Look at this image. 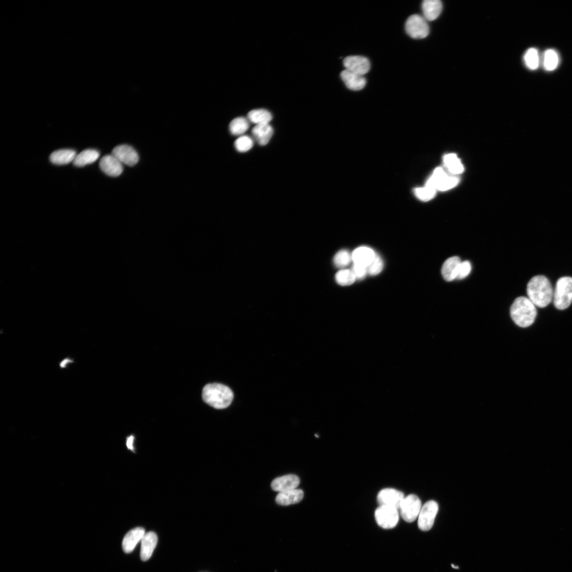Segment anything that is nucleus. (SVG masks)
<instances>
[{
	"label": "nucleus",
	"instance_id": "2f4dec72",
	"mask_svg": "<svg viewBox=\"0 0 572 572\" xmlns=\"http://www.w3.org/2000/svg\"><path fill=\"white\" fill-rule=\"evenodd\" d=\"M235 145L237 150L240 152H246L253 147V141L249 136L243 135L236 140Z\"/></svg>",
	"mask_w": 572,
	"mask_h": 572
},
{
	"label": "nucleus",
	"instance_id": "4c0bfd02",
	"mask_svg": "<svg viewBox=\"0 0 572 572\" xmlns=\"http://www.w3.org/2000/svg\"><path fill=\"white\" fill-rule=\"evenodd\" d=\"M451 566H452V568H454V569H459V567H458V566H454V565H452V564L451 565Z\"/></svg>",
	"mask_w": 572,
	"mask_h": 572
},
{
	"label": "nucleus",
	"instance_id": "20e7f679",
	"mask_svg": "<svg viewBox=\"0 0 572 572\" xmlns=\"http://www.w3.org/2000/svg\"><path fill=\"white\" fill-rule=\"evenodd\" d=\"M554 303L558 310L567 309L572 302V278L564 277L558 279L554 292Z\"/></svg>",
	"mask_w": 572,
	"mask_h": 572
},
{
	"label": "nucleus",
	"instance_id": "f704fd0d",
	"mask_svg": "<svg viewBox=\"0 0 572 572\" xmlns=\"http://www.w3.org/2000/svg\"><path fill=\"white\" fill-rule=\"evenodd\" d=\"M472 271V265L469 261L461 262L458 271L457 279H463L468 277Z\"/></svg>",
	"mask_w": 572,
	"mask_h": 572
},
{
	"label": "nucleus",
	"instance_id": "7ed1b4c3",
	"mask_svg": "<svg viewBox=\"0 0 572 572\" xmlns=\"http://www.w3.org/2000/svg\"><path fill=\"white\" fill-rule=\"evenodd\" d=\"M513 321L521 328H527L535 322L537 310L534 303L527 297H519L513 302L510 309Z\"/></svg>",
	"mask_w": 572,
	"mask_h": 572
},
{
	"label": "nucleus",
	"instance_id": "cd10ccee",
	"mask_svg": "<svg viewBox=\"0 0 572 572\" xmlns=\"http://www.w3.org/2000/svg\"><path fill=\"white\" fill-rule=\"evenodd\" d=\"M559 63V57L556 52L553 50H547L543 57V65L548 71L555 69Z\"/></svg>",
	"mask_w": 572,
	"mask_h": 572
},
{
	"label": "nucleus",
	"instance_id": "bb28decb",
	"mask_svg": "<svg viewBox=\"0 0 572 572\" xmlns=\"http://www.w3.org/2000/svg\"><path fill=\"white\" fill-rule=\"evenodd\" d=\"M249 121L244 118H238L233 120L229 126L230 132L236 136L244 134L249 130Z\"/></svg>",
	"mask_w": 572,
	"mask_h": 572
},
{
	"label": "nucleus",
	"instance_id": "f257e3e1",
	"mask_svg": "<svg viewBox=\"0 0 572 572\" xmlns=\"http://www.w3.org/2000/svg\"><path fill=\"white\" fill-rule=\"evenodd\" d=\"M528 298L535 306L544 308L552 301L554 292L552 285L544 276L533 277L527 285Z\"/></svg>",
	"mask_w": 572,
	"mask_h": 572
},
{
	"label": "nucleus",
	"instance_id": "7c9ffc66",
	"mask_svg": "<svg viewBox=\"0 0 572 572\" xmlns=\"http://www.w3.org/2000/svg\"><path fill=\"white\" fill-rule=\"evenodd\" d=\"M352 260V254L345 250L338 251L334 256L333 259L335 265L338 268H344L348 266Z\"/></svg>",
	"mask_w": 572,
	"mask_h": 572
},
{
	"label": "nucleus",
	"instance_id": "4be33fe9",
	"mask_svg": "<svg viewBox=\"0 0 572 572\" xmlns=\"http://www.w3.org/2000/svg\"><path fill=\"white\" fill-rule=\"evenodd\" d=\"M376 253L368 247H360L352 254L353 261L355 264L368 267L375 257Z\"/></svg>",
	"mask_w": 572,
	"mask_h": 572
},
{
	"label": "nucleus",
	"instance_id": "f3484780",
	"mask_svg": "<svg viewBox=\"0 0 572 572\" xmlns=\"http://www.w3.org/2000/svg\"><path fill=\"white\" fill-rule=\"evenodd\" d=\"M158 543V536L152 531L147 532L145 534L141 541V558L143 561L148 560Z\"/></svg>",
	"mask_w": 572,
	"mask_h": 572
},
{
	"label": "nucleus",
	"instance_id": "aec40b11",
	"mask_svg": "<svg viewBox=\"0 0 572 572\" xmlns=\"http://www.w3.org/2000/svg\"><path fill=\"white\" fill-rule=\"evenodd\" d=\"M303 498V492L301 489H295L279 493L276 498V503L281 506H287L300 503Z\"/></svg>",
	"mask_w": 572,
	"mask_h": 572
},
{
	"label": "nucleus",
	"instance_id": "e433bc0d",
	"mask_svg": "<svg viewBox=\"0 0 572 572\" xmlns=\"http://www.w3.org/2000/svg\"><path fill=\"white\" fill-rule=\"evenodd\" d=\"M134 438L133 436H130L127 439V446L128 449L133 450V442Z\"/></svg>",
	"mask_w": 572,
	"mask_h": 572
},
{
	"label": "nucleus",
	"instance_id": "6e6552de",
	"mask_svg": "<svg viewBox=\"0 0 572 572\" xmlns=\"http://www.w3.org/2000/svg\"><path fill=\"white\" fill-rule=\"evenodd\" d=\"M405 31L408 36L414 39H423L429 33V27L427 20L418 15H412L407 19Z\"/></svg>",
	"mask_w": 572,
	"mask_h": 572
},
{
	"label": "nucleus",
	"instance_id": "0eeeda50",
	"mask_svg": "<svg viewBox=\"0 0 572 572\" xmlns=\"http://www.w3.org/2000/svg\"><path fill=\"white\" fill-rule=\"evenodd\" d=\"M375 518L378 526L385 529L395 528L398 524L400 512L394 507L380 506L375 512Z\"/></svg>",
	"mask_w": 572,
	"mask_h": 572
},
{
	"label": "nucleus",
	"instance_id": "c756f323",
	"mask_svg": "<svg viewBox=\"0 0 572 572\" xmlns=\"http://www.w3.org/2000/svg\"><path fill=\"white\" fill-rule=\"evenodd\" d=\"M524 61L527 67L531 70L538 68L540 64V56L536 49H529L524 56Z\"/></svg>",
	"mask_w": 572,
	"mask_h": 572
},
{
	"label": "nucleus",
	"instance_id": "a211bd4d",
	"mask_svg": "<svg viewBox=\"0 0 572 572\" xmlns=\"http://www.w3.org/2000/svg\"><path fill=\"white\" fill-rule=\"evenodd\" d=\"M461 262V259L456 256L448 258L443 263L441 274L446 281L451 282L457 279L459 268Z\"/></svg>",
	"mask_w": 572,
	"mask_h": 572
},
{
	"label": "nucleus",
	"instance_id": "473e14b6",
	"mask_svg": "<svg viewBox=\"0 0 572 572\" xmlns=\"http://www.w3.org/2000/svg\"><path fill=\"white\" fill-rule=\"evenodd\" d=\"M414 192L418 199L423 202H428L435 197L437 190L425 186L415 189Z\"/></svg>",
	"mask_w": 572,
	"mask_h": 572
},
{
	"label": "nucleus",
	"instance_id": "6ab92c4d",
	"mask_svg": "<svg viewBox=\"0 0 572 572\" xmlns=\"http://www.w3.org/2000/svg\"><path fill=\"white\" fill-rule=\"evenodd\" d=\"M252 134L259 144L264 146L270 141L274 130L270 124L256 125L252 130Z\"/></svg>",
	"mask_w": 572,
	"mask_h": 572
},
{
	"label": "nucleus",
	"instance_id": "f03ea898",
	"mask_svg": "<svg viewBox=\"0 0 572 572\" xmlns=\"http://www.w3.org/2000/svg\"><path fill=\"white\" fill-rule=\"evenodd\" d=\"M202 396L205 403L219 410L228 407L234 398V394L228 387L218 383L206 385Z\"/></svg>",
	"mask_w": 572,
	"mask_h": 572
},
{
	"label": "nucleus",
	"instance_id": "9b49d317",
	"mask_svg": "<svg viewBox=\"0 0 572 572\" xmlns=\"http://www.w3.org/2000/svg\"><path fill=\"white\" fill-rule=\"evenodd\" d=\"M401 491L392 488H384L377 495V501L380 506H389L399 509L404 498Z\"/></svg>",
	"mask_w": 572,
	"mask_h": 572
},
{
	"label": "nucleus",
	"instance_id": "dca6fc26",
	"mask_svg": "<svg viewBox=\"0 0 572 572\" xmlns=\"http://www.w3.org/2000/svg\"><path fill=\"white\" fill-rule=\"evenodd\" d=\"M341 78L346 87L353 91L363 89L366 85V80L362 76L345 69L340 74Z\"/></svg>",
	"mask_w": 572,
	"mask_h": 572
},
{
	"label": "nucleus",
	"instance_id": "412c9836",
	"mask_svg": "<svg viewBox=\"0 0 572 572\" xmlns=\"http://www.w3.org/2000/svg\"><path fill=\"white\" fill-rule=\"evenodd\" d=\"M424 17L427 21H434L440 16L442 4L439 0H425L422 4Z\"/></svg>",
	"mask_w": 572,
	"mask_h": 572
},
{
	"label": "nucleus",
	"instance_id": "a878e982",
	"mask_svg": "<svg viewBox=\"0 0 572 572\" xmlns=\"http://www.w3.org/2000/svg\"><path fill=\"white\" fill-rule=\"evenodd\" d=\"M443 163L448 171L453 174L462 173L464 171V166L457 156L453 154L446 155L443 158Z\"/></svg>",
	"mask_w": 572,
	"mask_h": 572
},
{
	"label": "nucleus",
	"instance_id": "5701e85b",
	"mask_svg": "<svg viewBox=\"0 0 572 572\" xmlns=\"http://www.w3.org/2000/svg\"><path fill=\"white\" fill-rule=\"evenodd\" d=\"M76 151L73 149H64L56 150L50 156V161L56 165H65L73 162Z\"/></svg>",
	"mask_w": 572,
	"mask_h": 572
},
{
	"label": "nucleus",
	"instance_id": "1a4fd4ad",
	"mask_svg": "<svg viewBox=\"0 0 572 572\" xmlns=\"http://www.w3.org/2000/svg\"><path fill=\"white\" fill-rule=\"evenodd\" d=\"M439 510V506L436 501L431 500L422 507L418 517V528L423 531H428L433 528Z\"/></svg>",
	"mask_w": 572,
	"mask_h": 572
},
{
	"label": "nucleus",
	"instance_id": "b1692460",
	"mask_svg": "<svg viewBox=\"0 0 572 572\" xmlns=\"http://www.w3.org/2000/svg\"><path fill=\"white\" fill-rule=\"evenodd\" d=\"M99 157L100 154L98 150L93 149H86L77 155L73 164L79 167H84L96 162Z\"/></svg>",
	"mask_w": 572,
	"mask_h": 572
},
{
	"label": "nucleus",
	"instance_id": "2eb2a0df",
	"mask_svg": "<svg viewBox=\"0 0 572 572\" xmlns=\"http://www.w3.org/2000/svg\"><path fill=\"white\" fill-rule=\"evenodd\" d=\"M143 528L137 527L128 532L124 537L122 543L124 551L129 554L133 551L136 545L141 541L145 534Z\"/></svg>",
	"mask_w": 572,
	"mask_h": 572
},
{
	"label": "nucleus",
	"instance_id": "c85d7f7f",
	"mask_svg": "<svg viewBox=\"0 0 572 572\" xmlns=\"http://www.w3.org/2000/svg\"><path fill=\"white\" fill-rule=\"evenodd\" d=\"M335 279L338 285L347 286L353 284L356 278L352 270H343L336 274Z\"/></svg>",
	"mask_w": 572,
	"mask_h": 572
},
{
	"label": "nucleus",
	"instance_id": "9d476101",
	"mask_svg": "<svg viewBox=\"0 0 572 572\" xmlns=\"http://www.w3.org/2000/svg\"><path fill=\"white\" fill-rule=\"evenodd\" d=\"M344 65L347 71L364 76L370 68L367 58L361 56H350L344 60Z\"/></svg>",
	"mask_w": 572,
	"mask_h": 572
},
{
	"label": "nucleus",
	"instance_id": "f8f14e48",
	"mask_svg": "<svg viewBox=\"0 0 572 572\" xmlns=\"http://www.w3.org/2000/svg\"><path fill=\"white\" fill-rule=\"evenodd\" d=\"M111 155L118 159L123 165L128 166L136 165L139 161V156L136 150L132 146L127 145L116 146L113 149Z\"/></svg>",
	"mask_w": 572,
	"mask_h": 572
},
{
	"label": "nucleus",
	"instance_id": "ddd939ff",
	"mask_svg": "<svg viewBox=\"0 0 572 572\" xmlns=\"http://www.w3.org/2000/svg\"><path fill=\"white\" fill-rule=\"evenodd\" d=\"M99 166L110 177H119L123 171L122 163L112 155L104 156L100 161Z\"/></svg>",
	"mask_w": 572,
	"mask_h": 572
},
{
	"label": "nucleus",
	"instance_id": "423d86ee",
	"mask_svg": "<svg viewBox=\"0 0 572 572\" xmlns=\"http://www.w3.org/2000/svg\"><path fill=\"white\" fill-rule=\"evenodd\" d=\"M421 500L414 494L405 497L399 509L400 515L407 522H413L418 517L422 508Z\"/></svg>",
	"mask_w": 572,
	"mask_h": 572
},
{
	"label": "nucleus",
	"instance_id": "393cba45",
	"mask_svg": "<svg viewBox=\"0 0 572 572\" xmlns=\"http://www.w3.org/2000/svg\"><path fill=\"white\" fill-rule=\"evenodd\" d=\"M248 120L256 125L270 124L273 120L272 113L265 109H254L248 115Z\"/></svg>",
	"mask_w": 572,
	"mask_h": 572
},
{
	"label": "nucleus",
	"instance_id": "c9c22d12",
	"mask_svg": "<svg viewBox=\"0 0 572 572\" xmlns=\"http://www.w3.org/2000/svg\"><path fill=\"white\" fill-rule=\"evenodd\" d=\"M352 271L355 275L356 280L363 279L368 274L367 267L355 263Z\"/></svg>",
	"mask_w": 572,
	"mask_h": 572
},
{
	"label": "nucleus",
	"instance_id": "72a5a7b5",
	"mask_svg": "<svg viewBox=\"0 0 572 572\" xmlns=\"http://www.w3.org/2000/svg\"><path fill=\"white\" fill-rule=\"evenodd\" d=\"M384 263L380 256L376 254L375 257L370 264L367 267L368 274L370 276H375L380 274L383 271Z\"/></svg>",
	"mask_w": 572,
	"mask_h": 572
},
{
	"label": "nucleus",
	"instance_id": "39448f33",
	"mask_svg": "<svg viewBox=\"0 0 572 572\" xmlns=\"http://www.w3.org/2000/svg\"><path fill=\"white\" fill-rule=\"evenodd\" d=\"M459 178L449 176L442 168H437L427 181L425 186L441 192L450 190L459 183Z\"/></svg>",
	"mask_w": 572,
	"mask_h": 572
},
{
	"label": "nucleus",
	"instance_id": "4468645a",
	"mask_svg": "<svg viewBox=\"0 0 572 572\" xmlns=\"http://www.w3.org/2000/svg\"><path fill=\"white\" fill-rule=\"evenodd\" d=\"M299 483V478L297 476L287 475L276 478L271 485L274 491L281 493L296 489Z\"/></svg>",
	"mask_w": 572,
	"mask_h": 572
}]
</instances>
